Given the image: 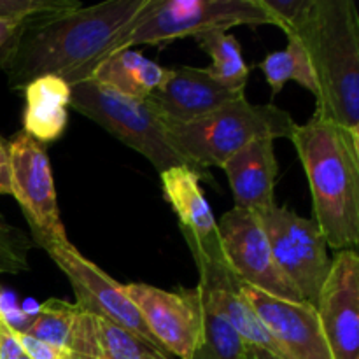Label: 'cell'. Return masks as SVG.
I'll return each mask as SVG.
<instances>
[{"mask_svg":"<svg viewBox=\"0 0 359 359\" xmlns=\"http://www.w3.org/2000/svg\"><path fill=\"white\" fill-rule=\"evenodd\" d=\"M154 0H107L37 18L25 27L6 70L11 90L55 76L70 88L93 81L97 70L128 41Z\"/></svg>","mask_w":359,"mask_h":359,"instance_id":"1","label":"cell"},{"mask_svg":"<svg viewBox=\"0 0 359 359\" xmlns=\"http://www.w3.org/2000/svg\"><path fill=\"white\" fill-rule=\"evenodd\" d=\"M302 44L314 77V116L359 139V14L353 0H312L286 34Z\"/></svg>","mask_w":359,"mask_h":359,"instance_id":"2","label":"cell"},{"mask_svg":"<svg viewBox=\"0 0 359 359\" xmlns=\"http://www.w3.org/2000/svg\"><path fill=\"white\" fill-rule=\"evenodd\" d=\"M290 140L304 165L314 223L326 244L335 251L354 249L359 242V139L312 116Z\"/></svg>","mask_w":359,"mask_h":359,"instance_id":"3","label":"cell"},{"mask_svg":"<svg viewBox=\"0 0 359 359\" xmlns=\"http://www.w3.org/2000/svg\"><path fill=\"white\" fill-rule=\"evenodd\" d=\"M298 123L273 104H251L245 97L221 105L196 121L167 126L174 146L203 174L223 167L242 147L259 139H291ZM210 175V174H209Z\"/></svg>","mask_w":359,"mask_h":359,"instance_id":"4","label":"cell"},{"mask_svg":"<svg viewBox=\"0 0 359 359\" xmlns=\"http://www.w3.org/2000/svg\"><path fill=\"white\" fill-rule=\"evenodd\" d=\"M70 107L142 154L160 174L186 165L195 168L202 177L210 179L174 146L167 126L147 100L123 97L95 81H88L70 88Z\"/></svg>","mask_w":359,"mask_h":359,"instance_id":"5","label":"cell"},{"mask_svg":"<svg viewBox=\"0 0 359 359\" xmlns=\"http://www.w3.org/2000/svg\"><path fill=\"white\" fill-rule=\"evenodd\" d=\"M273 25L258 0H154L128 41L133 46H161L189 35L228 28Z\"/></svg>","mask_w":359,"mask_h":359,"instance_id":"6","label":"cell"},{"mask_svg":"<svg viewBox=\"0 0 359 359\" xmlns=\"http://www.w3.org/2000/svg\"><path fill=\"white\" fill-rule=\"evenodd\" d=\"M256 216L269 238L279 272L298 291L302 300L316 305L332 266L328 244L318 224L279 205Z\"/></svg>","mask_w":359,"mask_h":359,"instance_id":"7","label":"cell"},{"mask_svg":"<svg viewBox=\"0 0 359 359\" xmlns=\"http://www.w3.org/2000/svg\"><path fill=\"white\" fill-rule=\"evenodd\" d=\"M11 196L20 203L27 223L30 224L35 245L48 242H67L56 200L55 179L44 144L32 139L23 130L9 140Z\"/></svg>","mask_w":359,"mask_h":359,"instance_id":"8","label":"cell"},{"mask_svg":"<svg viewBox=\"0 0 359 359\" xmlns=\"http://www.w3.org/2000/svg\"><path fill=\"white\" fill-rule=\"evenodd\" d=\"M191 252L195 265L198 269L200 283L198 291L203 304L226 319L245 344L263 347L280 356L279 347L272 340L255 311L244 297V283L233 273V270L224 262L217 235L209 238H198L188 231H181ZM283 358V356H280Z\"/></svg>","mask_w":359,"mask_h":359,"instance_id":"9","label":"cell"},{"mask_svg":"<svg viewBox=\"0 0 359 359\" xmlns=\"http://www.w3.org/2000/svg\"><path fill=\"white\" fill-rule=\"evenodd\" d=\"M39 248L44 249L56 266L67 276L76 294V305L79 311L107 319L160 347V344L151 335L140 312L126 297L123 284L107 276L93 262L84 258L69 241L48 242Z\"/></svg>","mask_w":359,"mask_h":359,"instance_id":"10","label":"cell"},{"mask_svg":"<svg viewBox=\"0 0 359 359\" xmlns=\"http://www.w3.org/2000/svg\"><path fill=\"white\" fill-rule=\"evenodd\" d=\"M217 241L224 262L245 286L280 300L304 302L277 269L269 238L256 214L235 207L224 212L217 221Z\"/></svg>","mask_w":359,"mask_h":359,"instance_id":"11","label":"cell"},{"mask_svg":"<svg viewBox=\"0 0 359 359\" xmlns=\"http://www.w3.org/2000/svg\"><path fill=\"white\" fill-rule=\"evenodd\" d=\"M123 287L161 349L177 359H191L200 333L198 287L165 291L142 283Z\"/></svg>","mask_w":359,"mask_h":359,"instance_id":"12","label":"cell"},{"mask_svg":"<svg viewBox=\"0 0 359 359\" xmlns=\"http://www.w3.org/2000/svg\"><path fill=\"white\" fill-rule=\"evenodd\" d=\"M314 307L332 359H359V256L356 249L337 251Z\"/></svg>","mask_w":359,"mask_h":359,"instance_id":"13","label":"cell"},{"mask_svg":"<svg viewBox=\"0 0 359 359\" xmlns=\"http://www.w3.org/2000/svg\"><path fill=\"white\" fill-rule=\"evenodd\" d=\"M244 297L284 359H332L314 305L273 298L245 284Z\"/></svg>","mask_w":359,"mask_h":359,"instance_id":"14","label":"cell"},{"mask_svg":"<svg viewBox=\"0 0 359 359\" xmlns=\"http://www.w3.org/2000/svg\"><path fill=\"white\" fill-rule=\"evenodd\" d=\"M245 97V90L226 88L210 77L207 69L174 67L163 84L146 98L165 126L196 121L221 105Z\"/></svg>","mask_w":359,"mask_h":359,"instance_id":"15","label":"cell"},{"mask_svg":"<svg viewBox=\"0 0 359 359\" xmlns=\"http://www.w3.org/2000/svg\"><path fill=\"white\" fill-rule=\"evenodd\" d=\"M233 193L235 209L263 214L273 205L277 179L276 140L259 139L231 154L221 167Z\"/></svg>","mask_w":359,"mask_h":359,"instance_id":"16","label":"cell"},{"mask_svg":"<svg viewBox=\"0 0 359 359\" xmlns=\"http://www.w3.org/2000/svg\"><path fill=\"white\" fill-rule=\"evenodd\" d=\"M70 359H177L144 337L79 311L72 326Z\"/></svg>","mask_w":359,"mask_h":359,"instance_id":"17","label":"cell"},{"mask_svg":"<svg viewBox=\"0 0 359 359\" xmlns=\"http://www.w3.org/2000/svg\"><path fill=\"white\" fill-rule=\"evenodd\" d=\"M23 91V132L44 146L58 140L69 123V84L60 77L44 76L27 84Z\"/></svg>","mask_w":359,"mask_h":359,"instance_id":"18","label":"cell"},{"mask_svg":"<svg viewBox=\"0 0 359 359\" xmlns=\"http://www.w3.org/2000/svg\"><path fill=\"white\" fill-rule=\"evenodd\" d=\"M200 177L191 167H172L160 174L161 191L177 216L179 230L209 238L217 235V221L200 188Z\"/></svg>","mask_w":359,"mask_h":359,"instance_id":"19","label":"cell"},{"mask_svg":"<svg viewBox=\"0 0 359 359\" xmlns=\"http://www.w3.org/2000/svg\"><path fill=\"white\" fill-rule=\"evenodd\" d=\"M168 69L147 60L135 49L116 53L95 74V83L123 97L146 100L163 84Z\"/></svg>","mask_w":359,"mask_h":359,"instance_id":"20","label":"cell"},{"mask_svg":"<svg viewBox=\"0 0 359 359\" xmlns=\"http://www.w3.org/2000/svg\"><path fill=\"white\" fill-rule=\"evenodd\" d=\"M196 41L212 60L210 67H207L210 77L226 88L245 90L251 69L242 58L237 37L228 32H209V34L198 35Z\"/></svg>","mask_w":359,"mask_h":359,"instance_id":"21","label":"cell"},{"mask_svg":"<svg viewBox=\"0 0 359 359\" xmlns=\"http://www.w3.org/2000/svg\"><path fill=\"white\" fill-rule=\"evenodd\" d=\"M245 349L241 333L200 297V333L191 359H245Z\"/></svg>","mask_w":359,"mask_h":359,"instance_id":"22","label":"cell"},{"mask_svg":"<svg viewBox=\"0 0 359 359\" xmlns=\"http://www.w3.org/2000/svg\"><path fill=\"white\" fill-rule=\"evenodd\" d=\"M77 314H79V309L76 304L51 298L37 309L34 318L28 319L23 328L16 330L32 339L42 340L49 346L67 351Z\"/></svg>","mask_w":359,"mask_h":359,"instance_id":"23","label":"cell"},{"mask_svg":"<svg viewBox=\"0 0 359 359\" xmlns=\"http://www.w3.org/2000/svg\"><path fill=\"white\" fill-rule=\"evenodd\" d=\"M259 69L265 74V79L273 95L279 93L287 81H297L302 88L314 95V77L307 55L294 37H287V48L283 51L269 53L266 58L259 63Z\"/></svg>","mask_w":359,"mask_h":359,"instance_id":"24","label":"cell"},{"mask_svg":"<svg viewBox=\"0 0 359 359\" xmlns=\"http://www.w3.org/2000/svg\"><path fill=\"white\" fill-rule=\"evenodd\" d=\"M37 248L27 231L0 216V273H23L30 270V251Z\"/></svg>","mask_w":359,"mask_h":359,"instance_id":"25","label":"cell"},{"mask_svg":"<svg viewBox=\"0 0 359 359\" xmlns=\"http://www.w3.org/2000/svg\"><path fill=\"white\" fill-rule=\"evenodd\" d=\"M79 0H0L2 21H34L81 7Z\"/></svg>","mask_w":359,"mask_h":359,"instance_id":"26","label":"cell"},{"mask_svg":"<svg viewBox=\"0 0 359 359\" xmlns=\"http://www.w3.org/2000/svg\"><path fill=\"white\" fill-rule=\"evenodd\" d=\"M258 2L272 18L273 25L283 28L284 34L293 30L312 6V0H258Z\"/></svg>","mask_w":359,"mask_h":359,"instance_id":"27","label":"cell"},{"mask_svg":"<svg viewBox=\"0 0 359 359\" xmlns=\"http://www.w3.org/2000/svg\"><path fill=\"white\" fill-rule=\"evenodd\" d=\"M30 21H2L0 20V70H4L13 58L25 27Z\"/></svg>","mask_w":359,"mask_h":359,"instance_id":"28","label":"cell"},{"mask_svg":"<svg viewBox=\"0 0 359 359\" xmlns=\"http://www.w3.org/2000/svg\"><path fill=\"white\" fill-rule=\"evenodd\" d=\"M18 333V340H20V346L23 349V354L28 359H70L67 351L58 349L55 346H49V344L42 342V340L32 339V337L25 335V333Z\"/></svg>","mask_w":359,"mask_h":359,"instance_id":"29","label":"cell"},{"mask_svg":"<svg viewBox=\"0 0 359 359\" xmlns=\"http://www.w3.org/2000/svg\"><path fill=\"white\" fill-rule=\"evenodd\" d=\"M0 195H11L9 146L2 135H0Z\"/></svg>","mask_w":359,"mask_h":359,"instance_id":"30","label":"cell"},{"mask_svg":"<svg viewBox=\"0 0 359 359\" xmlns=\"http://www.w3.org/2000/svg\"><path fill=\"white\" fill-rule=\"evenodd\" d=\"M245 359H284L280 356H277L276 353L272 351H266L263 347H256V346H249L245 349Z\"/></svg>","mask_w":359,"mask_h":359,"instance_id":"31","label":"cell"},{"mask_svg":"<svg viewBox=\"0 0 359 359\" xmlns=\"http://www.w3.org/2000/svg\"><path fill=\"white\" fill-rule=\"evenodd\" d=\"M21 359H28V358H27V356H23V358H21Z\"/></svg>","mask_w":359,"mask_h":359,"instance_id":"32","label":"cell"}]
</instances>
